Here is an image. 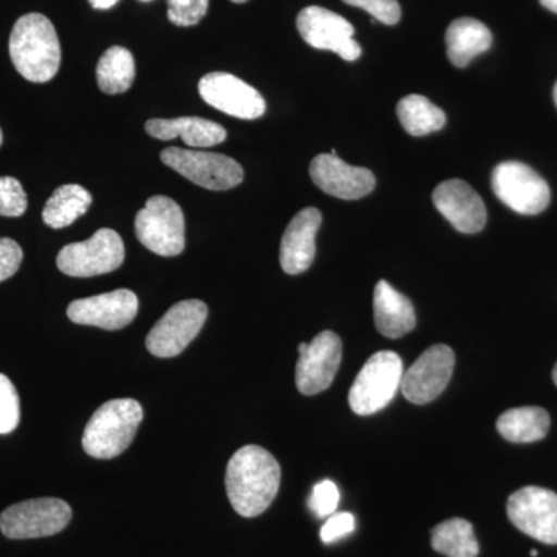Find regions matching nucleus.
I'll list each match as a JSON object with an SVG mask.
<instances>
[{
	"label": "nucleus",
	"instance_id": "33",
	"mask_svg": "<svg viewBox=\"0 0 557 557\" xmlns=\"http://www.w3.org/2000/svg\"><path fill=\"white\" fill-rule=\"evenodd\" d=\"M355 527H357V523H355L354 515H350V512H335L321 528L319 536L325 545L335 544L341 539L350 536Z\"/></svg>",
	"mask_w": 557,
	"mask_h": 557
},
{
	"label": "nucleus",
	"instance_id": "27",
	"mask_svg": "<svg viewBox=\"0 0 557 557\" xmlns=\"http://www.w3.org/2000/svg\"><path fill=\"white\" fill-rule=\"evenodd\" d=\"M135 79V60L123 47L104 51L97 65V81L100 89L108 95L124 94Z\"/></svg>",
	"mask_w": 557,
	"mask_h": 557
},
{
	"label": "nucleus",
	"instance_id": "30",
	"mask_svg": "<svg viewBox=\"0 0 557 557\" xmlns=\"http://www.w3.org/2000/svg\"><path fill=\"white\" fill-rule=\"evenodd\" d=\"M209 0H168V17L178 27H193L207 16Z\"/></svg>",
	"mask_w": 557,
	"mask_h": 557
},
{
	"label": "nucleus",
	"instance_id": "11",
	"mask_svg": "<svg viewBox=\"0 0 557 557\" xmlns=\"http://www.w3.org/2000/svg\"><path fill=\"white\" fill-rule=\"evenodd\" d=\"M512 525L542 544L557 545V494L547 487L525 486L508 498Z\"/></svg>",
	"mask_w": 557,
	"mask_h": 557
},
{
	"label": "nucleus",
	"instance_id": "24",
	"mask_svg": "<svg viewBox=\"0 0 557 557\" xmlns=\"http://www.w3.org/2000/svg\"><path fill=\"white\" fill-rule=\"evenodd\" d=\"M91 194L79 185H64L54 190L44 207L42 219L53 230L65 228L89 211Z\"/></svg>",
	"mask_w": 557,
	"mask_h": 557
},
{
	"label": "nucleus",
	"instance_id": "14",
	"mask_svg": "<svg viewBox=\"0 0 557 557\" xmlns=\"http://www.w3.org/2000/svg\"><path fill=\"white\" fill-rule=\"evenodd\" d=\"M343 359V341L333 332L319 333L296 364V386L302 395H317L330 387Z\"/></svg>",
	"mask_w": 557,
	"mask_h": 557
},
{
	"label": "nucleus",
	"instance_id": "5",
	"mask_svg": "<svg viewBox=\"0 0 557 557\" xmlns=\"http://www.w3.org/2000/svg\"><path fill=\"white\" fill-rule=\"evenodd\" d=\"M135 234L149 251L174 258L185 249V215L177 201L153 196L135 219Z\"/></svg>",
	"mask_w": 557,
	"mask_h": 557
},
{
	"label": "nucleus",
	"instance_id": "7",
	"mask_svg": "<svg viewBox=\"0 0 557 557\" xmlns=\"http://www.w3.org/2000/svg\"><path fill=\"white\" fill-rule=\"evenodd\" d=\"M124 244L116 231L98 230L89 240L61 249L58 269L72 277H94L119 270L124 262Z\"/></svg>",
	"mask_w": 557,
	"mask_h": 557
},
{
	"label": "nucleus",
	"instance_id": "40",
	"mask_svg": "<svg viewBox=\"0 0 557 557\" xmlns=\"http://www.w3.org/2000/svg\"><path fill=\"white\" fill-rule=\"evenodd\" d=\"M537 555H539L537 549H531V552H530L531 557H537Z\"/></svg>",
	"mask_w": 557,
	"mask_h": 557
},
{
	"label": "nucleus",
	"instance_id": "39",
	"mask_svg": "<svg viewBox=\"0 0 557 557\" xmlns=\"http://www.w3.org/2000/svg\"><path fill=\"white\" fill-rule=\"evenodd\" d=\"M553 380H555L556 386H557V364L555 370H553Z\"/></svg>",
	"mask_w": 557,
	"mask_h": 557
},
{
	"label": "nucleus",
	"instance_id": "17",
	"mask_svg": "<svg viewBox=\"0 0 557 557\" xmlns=\"http://www.w3.org/2000/svg\"><path fill=\"white\" fill-rule=\"evenodd\" d=\"M432 201L440 214L450 225L465 234H475L485 228L486 207L482 197L463 180L440 183L432 194Z\"/></svg>",
	"mask_w": 557,
	"mask_h": 557
},
{
	"label": "nucleus",
	"instance_id": "19",
	"mask_svg": "<svg viewBox=\"0 0 557 557\" xmlns=\"http://www.w3.org/2000/svg\"><path fill=\"white\" fill-rule=\"evenodd\" d=\"M302 39L317 50L338 53L348 39L354 38L355 28L339 14L322 7H307L296 20Z\"/></svg>",
	"mask_w": 557,
	"mask_h": 557
},
{
	"label": "nucleus",
	"instance_id": "1",
	"mask_svg": "<svg viewBox=\"0 0 557 557\" xmlns=\"http://www.w3.org/2000/svg\"><path fill=\"white\" fill-rule=\"evenodd\" d=\"M226 494L242 518H258L273 504L281 486V467L269 450L244 446L230 458Z\"/></svg>",
	"mask_w": 557,
	"mask_h": 557
},
{
	"label": "nucleus",
	"instance_id": "16",
	"mask_svg": "<svg viewBox=\"0 0 557 557\" xmlns=\"http://www.w3.org/2000/svg\"><path fill=\"white\" fill-rule=\"evenodd\" d=\"M138 313V298L131 289H115L104 295L73 300L67 309L70 321L102 330L127 327Z\"/></svg>",
	"mask_w": 557,
	"mask_h": 557
},
{
	"label": "nucleus",
	"instance_id": "41",
	"mask_svg": "<svg viewBox=\"0 0 557 557\" xmlns=\"http://www.w3.org/2000/svg\"><path fill=\"white\" fill-rule=\"evenodd\" d=\"M231 2H234V3H245V2H248V0H231Z\"/></svg>",
	"mask_w": 557,
	"mask_h": 557
},
{
	"label": "nucleus",
	"instance_id": "29",
	"mask_svg": "<svg viewBox=\"0 0 557 557\" xmlns=\"http://www.w3.org/2000/svg\"><path fill=\"white\" fill-rule=\"evenodd\" d=\"M27 207V194L20 180L0 177V218H21Z\"/></svg>",
	"mask_w": 557,
	"mask_h": 557
},
{
	"label": "nucleus",
	"instance_id": "42",
	"mask_svg": "<svg viewBox=\"0 0 557 557\" xmlns=\"http://www.w3.org/2000/svg\"><path fill=\"white\" fill-rule=\"evenodd\" d=\"M555 102H556V106H557V83H556V86H555Z\"/></svg>",
	"mask_w": 557,
	"mask_h": 557
},
{
	"label": "nucleus",
	"instance_id": "32",
	"mask_svg": "<svg viewBox=\"0 0 557 557\" xmlns=\"http://www.w3.org/2000/svg\"><path fill=\"white\" fill-rule=\"evenodd\" d=\"M343 2L368 11L376 21L386 25L398 24L401 20V7L397 0H343Z\"/></svg>",
	"mask_w": 557,
	"mask_h": 557
},
{
	"label": "nucleus",
	"instance_id": "31",
	"mask_svg": "<svg viewBox=\"0 0 557 557\" xmlns=\"http://www.w3.org/2000/svg\"><path fill=\"white\" fill-rule=\"evenodd\" d=\"M339 504L338 486L332 480H322L311 491L309 507L318 519L330 518L335 515Z\"/></svg>",
	"mask_w": 557,
	"mask_h": 557
},
{
	"label": "nucleus",
	"instance_id": "34",
	"mask_svg": "<svg viewBox=\"0 0 557 557\" xmlns=\"http://www.w3.org/2000/svg\"><path fill=\"white\" fill-rule=\"evenodd\" d=\"M24 252L16 240L2 237L0 239V282L13 277L21 269Z\"/></svg>",
	"mask_w": 557,
	"mask_h": 557
},
{
	"label": "nucleus",
	"instance_id": "8",
	"mask_svg": "<svg viewBox=\"0 0 557 557\" xmlns=\"http://www.w3.org/2000/svg\"><path fill=\"white\" fill-rule=\"evenodd\" d=\"M161 161L205 189L236 188L244 180V170L240 164L222 153L168 148L161 152Z\"/></svg>",
	"mask_w": 557,
	"mask_h": 557
},
{
	"label": "nucleus",
	"instance_id": "12",
	"mask_svg": "<svg viewBox=\"0 0 557 557\" xmlns=\"http://www.w3.org/2000/svg\"><path fill=\"white\" fill-rule=\"evenodd\" d=\"M456 354L445 344L429 347L421 357L403 373L401 392L413 405L434 401L448 387L453 379Z\"/></svg>",
	"mask_w": 557,
	"mask_h": 557
},
{
	"label": "nucleus",
	"instance_id": "20",
	"mask_svg": "<svg viewBox=\"0 0 557 557\" xmlns=\"http://www.w3.org/2000/svg\"><path fill=\"white\" fill-rule=\"evenodd\" d=\"M373 314L381 335L397 339L408 335L417 325L416 309L405 295L386 281H380L373 295Z\"/></svg>",
	"mask_w": 557,
	"mask_h": 557
},
{
	"label": "nucleus",
	"instance_id": "44",
	"mask_svg": "<svg viewBox=\"0 0 557 557\" xmlns=\"http://www.w3.org/2000/svg\"><path fill=\"white\" fill-rule=\"evenodd\" d=\"M143 2H148V0H143Z\"/></svg>",
	"mask_w": 557,
	"mask_h": 557
},
{
	"label": "nucleus",
	"instance_id": "21",
	"mask_svg": "<svg viewBox=\"0 0 557 557\" xmlns=\"http://www.w3.org/2000/svg\"><path fill=\"white\" fill-rule=\"evenodd\" d=\"M150 137L170 141L182 138L190 148H211L225 141V127L200 116H180V119H153L146 123Z\"/></svg>",
	"mask_w": 557,
	"mask_h": 557
},
{
	"label": "nucleus",
	"instance_id": "43",
	"mask_svg": "<svg viewBox=\"0 0 557 557\" xmlns=\"http://www.w3.org/2000/svg\"><path fill=\"white\" fill-rule=\"evenodd\" d=\"M2 141H3V135H2V129H0V146H2Z\"/></svg>",
	"mask_w": 557,
	"mask_h": 557
},
{
	"label": "nucleus",
	"instance_id": "26",
	"mask_svg": "<svg viewBox=\"0 0 557 557\" xmlns=\"http://www.w3.org/2000/svg\"><path fill=\"white\" fill-rule=\"evenodd\" d=\"M431 545L446 557H478L480 552L474 528L460 518L445 520L435 527L431 533Z\"/></svg>",
	"mask_w": 557,
	"mask_h": 557
},
{
	"label": "nucleus",
	"instance_id": "15",
	"mask_svg": "<svg viewBox=\"0 0 557 557\" xmlns=\"http://www.w3.org/2000/svg\"><path fill=\"white\" fill-rule=\"evenodd\" d=\"M310 177L319 189L343 200H358L375 189L376 180L366 168L350 166L341 160L333 149L330 153L314 157L310 164Z\"/></svg>",
	"mask_w": 557,
	"mask_h": 557
},
{
	"label": "nucleus",
	"instance_id": "22",
	"mask_svg": "<svg viewBox=\"0 0 557 557\" xmlns=\"http://www.w3.org/2000/svg\"><path fill=\"white\" fill-rule=\"evenodd\" d=\"M493 46V35L485 24L472 17H460L446 32L449 61L458 69L467 67L479 54Z\"/></svg>",
	"mask_w": 557,
	"mask_h": 557
},
{
	"label": "nucleus",
	"instance_id": "2",
	"mask_svg": "<svg viewBox=\"0 0 557 557\" xmlns=\"http://www.w3.org/2000/svg\"><path fill=\"white\" fill-rule=\"evenodd\" d=\"M14 67L30 83H49L61 65V44L49 17L39 13L22 16L10 36Z\"/></svg>",
	"mask_w": 557,
	"mask_h": 557
},
{
	"label": "nucleus",
	"instance_id": "9",
	"mask_svg": "<svg viewBox=\"0 0 557 557\" xmlns=\"http://www.w3.org/2000/svg\"><path fill=\"white\" fill-rule=\"evenodd\" d=\"M207 318V304L199 299L182 300L153 325L146 338V347L153 357H177L197 338Z\"/></svg>",
	"mask_w": 557,
	"mask_h": 557
},
{
	"label": "nucleus",
	"instance_id": "23",
	"mask_svg": "<svg viewBox=\"0 0 557 557\" xmlns=\"http://www.w3.org/2000/svg\"><path fill=\"white\" fill-rule=\"evenodd\" d=\"M549 416L547 410L528 406L509 409L497 420V431L511 443H534L547 437Z\"/></svg>",
	"mask_w": 557,
	"mask_h": 557
},
{
	"label": "nucleus",
	"instance_id": "4",
	"mask_svg": "<svg viewBox=\"0 0 557 557\" xmlns=\"http://www.w3.org/2000/svg\"><path fill=\"white\" fill-rule=\"evenodd\" d=\"M403 359L391 350L372 355L348 394L350 408L358 416H372L387 408L401 387Z\"/></svg>",
	"mask_w": 557,
	"mask_h": 557
},
{
	"label": "nucleus",
	"instance_id": "35",
	"mask_svg": "<svg viewBox=\"0 0 557 557\" xmlns=\"http://www.w3.org/2000/svg\"><path fill=\"white\" fill-rule=\"evenodd\" d=\"M362 50L361 46L354 38L348 39L343 47H341L338 53L343 60L346 61H357L359 57H361Z\"/></svg>",
	"mask_w": 557,
	"mask_h": 557
},
{
	"label": "nucleus",
	"instance_id": "36",
	"mask_svg": "<svg viewBox=\"0 0 557 557\" xmlns=\"http://www.w3.org/2000/svg\"><path fill=\"white\" fill-rule=\"evenodd\" d=\"M90 5L97 10H109L115 7L120 0H89Z\"/></svg>",
	"mask_w": 557,
	"mask_h": 557
},
{
	"label": "nucleus",
	"instance_id": "25",
	"mask_svg": "<svg viewBox=\"0 0 557 557\" xmlns=\"http://www.w3.org/2000/svg\"><path fill=\"white\" fill-rule=\"evenodd\" d=\"M399 123L413 137H424L442 131L446 124V115L438 106L423 95H408L397 106Z\"/></svg>",
	"mask_w": 557,
	"mask_h": 557
},
{
	"label": "nucleus",
	"instance_id": "13",
	"mask_svg": "<svg viewBox=\"0 0 557 557\" xmlns=\"http://www.w3.org/2000/svg\"><path fill=\"white\" fill-rule=\"evenodd\" d=\"M200 97L211 108L240 120H258L265 113L262 95L237 76L212 72L199 83Z\"/></svg>",
	"mask_w": 557,
	"mask_h": 557
},
{
	"label": "nucleus",
	"instance_id": "6",
	"mask_svg": "<svg viewBox=\"0 0 557 557\" xmlns=\"http://www.w3.org/2000/svg\"><path fill=\"white\" fill-rule=\"evenodd\" d=\"M72 508L61 498L42 497L11 505L0 515V531L9 539H38L61 533Z\"/></svg>",
	"mask_w": 557,
	"mask_h": 557
},
{
	"label": "nucleus",
	"instance_id": "38",
	"mask_svg": "<svg viewBox=\"0 0 557 557\" xmlns=\"http://www.w3.org/2000/svg\"><path fill=\"white\" fill-rule=\"evenodd\" d=\"M307 346H309V344H307V343H300V344H299V347H298V351H299V354H302V351H306Z\"/></svg>",
	"mask_w": 557,
	"mask_h": 557
},
{
	"label": "nucleus",
	"instance_id": "18",
	"mask_svg": "<svg viewBox=\"0 0 557 557\" xmlns=\"http://www.w3.org/2000/svg\"><path fill=\"white\" fill-rule=\"evenodd\" d=\"M322 214L317 208H304L293 218L281 242V267L287 274L304 273L317 256V234Z\"/></svg>",
	"mask_w": 557,
	"mask_h": 557
},
{
	"label": "nucleus",
	"instance_id": "10",
	"mask_svg": "<svg viewBox=\"0 0 557 557\" xmlns=\"http://www.w3.org/2000/svg\"><path fill=\"white\" fill-rule=\"evenodd\" d=\"M491 182L497 199L519 214H539L547 209L552 200L548 183L520 161L498 164Z\"/></svg>",
	"mask_w": 557,
	"mask_h": 557
},
{
	"label": "nucleus",
	"instance_id": "3",
	"mask_svg": "<svg viewBox=\"0 0 557 557\" xmlns=\"http://www.w3.org/2000/svg\"><path fill=\"white\" fill-rule=\"evenodd\" d=\"M143 408L132 398L106 403L91 416L84 429L83 448L90 457L109 460L121 456L137 435Z\"/></svg>",
	"mask_w": 557,
	"mask_h": 557
},
{
	"label": "nucleus",
	"instance_id": "37",
	"mask_svg": "<svg viewBox=\"0 0 557 557\" xmlns=\"http://www.w3.org/2000/svg\"><path fill=\"white\" fill-rule=\"evenodd\" d=\"M542 7L557 14V0H541Z\"/></svg>",
	"mask_w": 557,
	"mask_h": 557
},
{
	"label": "nucleus",
	"instance_id": "28",
	"mask_svg": "<svg viewBox=\"0 0 557 557\" xmlns=\"http://www.w3.org/2000/svg\"><path fill=\"white\" fill-rule=\"evenodd\" d=\"M21 421V401L9 376L0 373V434H10Z\"/></svg>",
	"mask_w": 557,
	"mask_h": 557
}]
</instances>
